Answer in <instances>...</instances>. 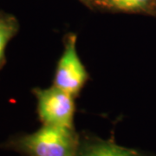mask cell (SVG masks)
<instances>
[{"mask_svg": "<svg viewBox=\"0 0 156 156\" xmlns=\"http://www.w3.org/2000/svg\"><path fill=\"white\" fill-rule=\"evenodd\" d=\"M80 139L74 128L44 125L30 134H19L0 144L22 156H76Z\"/></svg>", "mask_w": 156, "mask_h": 156, "instance_id": "1", "label": "cell"}, {"mask_svg": "<svg viewBox=\"0 0 156 156\" xmlns=\"http://www.w3.org/2000/svg\"><path fill=\"white\" fill-rule=\"evenodd\" d=\"M37 114L44 125L74 128L75 104L73 95L53 86L50 89H35Z\"/></svg>", "mask_w": 156, "mask_h": 156, "instance_id": "2", "label": "cell"}, {"mask_svg": "<svg viewBox=\"0 0 156 156\" xmlns=\"http://www.w3.org/2000/svg\"><path fill=\"white\" fill-rule=\"evenodd\" d=\"M76 43V36L71 35L68 37L55 76V86L72 95L77 94L88 78L86 69L77 55Z\"/></svg>", "mask_w": 156, "mask_h": 156, "instance_id": "3", "label": "cell"}, {"mask_svg": "<svg viewBox=\"0 0 156 156\" xmlns=\"http://www.w3.org/2000/svg\"><path fill=\"white\" fill-rule=\"evenodd\" d=\"M76 156H148L135 149L117 145L112 140L87 136L80 140Z\"/></svg>", "mask_w": 156, "mask_h": 156, "instance_id": "4", "label": "cell"}, {"mask_svg": "<svg viewBox=\"0 0 156 156\" xmlns=\"http://www.w3.org/2000/svg\"><path fill=\"white\" fill-rule=\"evenodd\" d=\"M19 30L17 18L7 13L0 12V70L5 62L7 45Z\"/></svg>", "mask_w": 156, "mask_h": 156, "instance_id": "5", "label": "cell"}, {"mask_svg": "<svg viewBox=\"0 0 156 156\" xmlns=\"http://www.w3.org/2000/svg\"><path fill=\"white\" fill-rule=\"evenodd\" d=\"M149 0H104L106 5L122 11H135L147 5Z\"/></svg>", "mask_w": 156, "mask_h": 156, "instance_id": "6", "label": "cell"}]
</instances>
